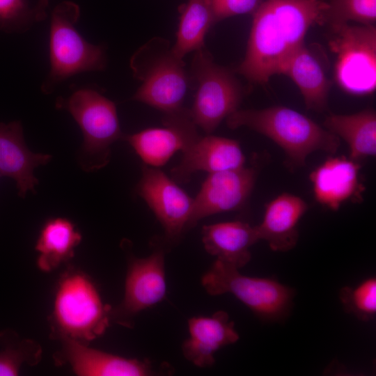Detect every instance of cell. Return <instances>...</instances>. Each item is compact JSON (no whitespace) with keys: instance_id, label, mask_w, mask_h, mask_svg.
I'll list each match as a JSON object with an SVG mask.
<instances>
[{"instance_id":"obj_1","label":"cell","mask_w":376,"mask_h":376,"mask_svg":"<svg viewBox=\"0 0 376 376\" xmlns=\"http://www.w3.org/2000/svg\"><path fill=\"white\" fill-rule=\"evenodd\" d=\"M328 9L323 0H263L253 13L245 56L237 72L251 83L266 84L304 43L308 29L325 23Z\"/></svg>"},{"instance_id":"obj_2","label":"cell","mask_w":376,"mask_h":376,"mask_svg":"<svg viewBox=\"0 0 376 376\" xmlns=\"http://www.w3.org/2000/svg\"><path fill=\"white\" fill-rule=\"evenodd\" d=\"M230 129L246 127L272 139L285 153L290 164L301 166L318 150L335 153L340 138L305 115L287 107L237 109L226 118Z\"/></svg>"},{"instance_id":"obj_3","label":"cell","mask_w":376,"mask_h":376,"mask_svg":"<svg viewBox=\"0 0 376 376\" xmlns=\"http://www.w3.org/2000/svg\"><path fill=\"white\" fill-rule=\"evenodd\" d=\"M111 311L86 274L69 270L56 286L50 317L52 334L60 340L86 343L104 333Z\"/></svg>"},{"instance_id":"obj_4","label":"cell","mask_w":376,"mask_h":376,"mask_svg":"<svg viewBox=\"0 0 376 376\" xmlns=\"http://www.w3.org/2000/svg\"><path fill=\"white\" fill-rule=\"evenodd\" d=\"M133 76L141 82L133 100L146 104L164 116L182 111L190 77L183 59L173 52L167 40L153 38L132 55Z\"/></svg>"},{"instance_id":"obj_5","label":"cell","mask_w":376,"mask_h":376,"mask_svg":"<svg viewBox=\"0 0 376 376\" xmlns=\"http://www.w3.org/2000/svg\"><path fill=\"white\" fill-rule=\"evenodd\" d=\"M79 16V6L71 1L59 3L52 11L49 38L50 70L41 86L46 94L73 75L103 70L106 67L104 47L90 43L76 29Z\"/></svg>"},{"instance_id":"obj_6","label":"cell","mask_w":376,"mask_h":376,"mask_svg":"<svg viewBox=\"0 0 376 376\" xmlns=\"http://www.w3.org/2000/svg\"><path fill=\"white\" fill-rule=\"evenodd\" d=\"M191 78L196 91L189 113L194 124L206 134L238 109L244 95L240 82L228 68L214 61L204 48L195 52Z\"/></svg>"},{"instance_id":"obj_7","label":"cell","mask_w":376,"mask_h":376,"mask_svg":"<svg viewBox=\"0 0 376 376\" xmlns=\"http://www.w3.org/2000/svg\"><path fill=\"white\" fill-rule=\"evenodd\" d=\"M238 269L216 260L202 277V285L211 295L232 294L263 320L279 321L288 315L292 288L274 279L243 275Z\"/></svg>"},{"instance_id":"obj_8","label":"cell","mask_w":376,"mask_h":376,"mask_svg":"<svg viewBox=\"0 0 376 376\" xmlns=\"http://www.w3.org/2000/svg\"><path fill=\"white\" fill-rule=\"evenodd\" d=\"M56 105L70 112L83 133L86 169L104 166L109 159L111 145L124 136L114 102L93 88H81L58 100Z\"/></svg>"},{"instance_id":"obj_9","label":"cell","mask_w":376,"mask_h":376,"mask_svg":"<svg viewBox=\"0 0 376 376\" xmlns=\"http://www.w3.org/2000/svg\"><path fill=\"white\" fill-rule=\"evenodd\" d=\"M329 45L336 55L334 76L344 91L354 95L376 88V28L373 24H343L330 26Z\"/></svg>"},{"instance_id":"obj_10","label":"cell","mask_w":376,"mask_h":376,"mask_svg":"<svg viewBox=\"0 0 376 376\" xmlns=\"http://www.w3.org/2000/svg\"><path fill=\"white\" fill-rule=\"evenodd\" d=\"M166 295L163 251L143 258L133 257L129 263L123 299L111 311V319L128 326L139 312L159 303Z\"/></svg>"},{"instance_id":"obj_11","label":"cell","mask_w":376,"mask_h":376,"mask_svg":"<svg viewBox=\"0 0 376 376\" xmlns=\"http://www.w3.org/2000/svg\"><path fill=\"white\" fill-rule=\"evenodd\" d=\"M164 228L169 239H176L187 230L194 198L162 171L143 165L136 187Z\"/></svg>"},{"instance_id":"obj_12","label":"cell","mask_w":376,"mask_h":376,"mask_svg":"<svg viewBox=\"0 0 376 376\" xmlns=\"http://www.w3.org/2000/svg\"><path fill=\"white\" fill-rule=\"evenodd\" d=\"M256 175L255 166L209 173L194 198L187 230L203 218L240 208L253 189Z\"/></svg>"},{"instance_id":"obj_13","label":"cell","mask_w":376,"mask_h":376,"mask_svg":"<svg viewBox=\"0 0 376 376\" xmlns=\"http://www.w3.org/2000/svg\"><path fill=\"white\" fill-rule=\"evenodd\" d=\"M163 124L162 127H150L123 136L146 165L163 166L176 152H183L200 136L189 109L164 116Z\"/></svg>"},{"instance_id":"obj_14","label":"cell","mask_w":376,"mask_h":376,"mask_svg":"<svg viewBox=\"0 0 376 376\" xmlns=\"http://www.w3.org/2000/svg\"><path fill=\"white\" fill-rule=\"evenodd\" d=\"M54 355L58 365L68 364L79 376H145L152 373L148 361L128 359L88 347L85 343L63 339Z\"/></svg>"},{"instance_id":"obj_15","label":"cell","mask_w":376,"mask_h":376,"mask_svg":"<svg viewBox=\"0 0 376 376\" xmlns=\"http://www.w3.org/2000/svg\"><path fill=\"white\" fill-rule=\"evenodd\" d=\"M182 152L181 161L171 172L175 182H187L198 171L211 173L240 168L245 162L237 141L211 134L200 136Z\"/></svg>"},{"instance_id":"obj_16","label":"cell","mask_w":376,"mask_h":376,"mask_svg":"<svg viewBox=\"0 0 376 376\" xmlns=\"http://www.w3.org/2000/svg\"><path fill=\"white\" fill-rule=\"evenodd\" d=\"M360 165L345 156L330 157L313 171L309 178L317 202L334 211L351 199H357L363 189Z\"/></svg>"},{"instance_id":"obj_17","label":"cell","mask_w":376,"mask_h":376,"mask_svg":"<svg viewBox=\"0 0 376 376\" xmlns=\"http://www.w3.org/2000/svg\"><path fill=\"white\" fill-rule=\"evenodd\" d=\"M51 157L48 154L32 152L27 148L20 122L0 123V174L15 181L20 196L34 191L38 183L34 169L46 164Z\"/></svg>"},{"instance_id":"obj_18","label":"cell","mask_w":376,"mask_h":376,"mask_svg":"<svg viewBox=\"0 0 376 376\" xmlns=\"http://www.w3.org/2000/svg\"><path fill=\"white\" fill-rule=\"evenodd\" d=\"M188 327L189 336L183 343L182 353L188 361L201 368L212 366L217 351L239 340L233 322L223 311L209 317H193L189 320Z\"/></svg>"},{"instance_id":"obj_19","label":"cell","mask_w":376,"mask_h":376,"mask_svg":"<svg viewBox=\"0 0 376 376\" xmlns=\"http://www.w3.org/2000/svg\"><path fill=\"white\" fill-rule=\"evenodd\" d=\"M307 209L300 197L280 194L266 205L263 221L256 226L259 240H265L274 251L291 250L298 241V223Z\"/></svg>"},{"instance_id":"obj_20","label":"cell","mask_w":376,"mask_h":376,"mask_svg":"<svg viewBox=\"0 0 376 376\" xmlns=\"http://www.w3.org/2000/svg\"><path fill=\"white\" fill-rule=\"evenodd\" d=\"M202 241L206 251L217 260L240 269L250 261V249L259 238L256 226L233 221L204 226Z\"/></svg>"},{"instance_id":"obj_21","label":"cell","mask_w":376,"mask_h":376,"mask_svg":"<svg viewBox=\"0 0 376 376\" xmlns=\"http://www.w3.org/2000/svg\"><path fill=\"white\" fill-rule=\"evenodd\" d=\"M279 75L287 76L295 84L308 109L317 112L326 109L331 82L320 61L304 43L288 58Z\"/></svg>"},{"instance_id":"obj_22","label":"cell","mask_w":376,"mask_h":376,"mask_svg":"<svg viewBox=\"0 0 376 376\" xmlns=\"http://www.w3.org/2000/svg\"><path fill=\"white\" fill-rule=\"evenodd\" d=\"M81 234L70 220L52 218L42 226L36 244L37 265L49 272L70 260L81 241Z\"/></svg>"},{"instance_id":"obj_23","label":"cell","mask_w":376,"mask_h":376,"mask_svg":"<svg viewBox=\"0 0 376 376\" xmlns=\"http://www.w3.org/2000/svg\"><path fill=\"white\" fill-rule=\"evenodd\" d=\"M324 127L344 139L350 148V158L357 161L376 154V114L365 109L352 114H329Z\"/></svg>"},{"instance_id":"obj_24","label":"cell","mask_w":376,"mask_h":376,"mask_svg":"<svg viewBox=\"0 0 376 376\" xmlns=\"http://www.w3.org/2000/svg\"><path fill=\"white\" fill-rule=\"evenodd\" d=\"M180 17L173 53L183 59L185 55L205 47V38L216 23L211 0H187L180 8Z\"/></svg>"},{"instance_id":"obj_25","label":"cell","mask_w":376,"mask_h":376,"mask_svg":"<svg viewBox=\"0 0 376 376\" xmlns=\"http://www.w3.org/2000/svg\"><path fill=\"white\" fill-rule=\"evenodd\" d=\"M0 342L4 347L0 352V376L17 375L23 364L33 366L40 360L42 349L32 340L19 339L6 331L0 334Z\"/></svg>"},{"instance_id":"obj_26","label":"cell","mask_w":376,"mask_h":376,"mask_svg":"<svg viewBox=\"0 0 376 376\" xmlns=\"http://www.w3.org/2000/svg\"><path fill=\"white\" fill-rule=\"evenodd\" d=\"M339 298L345 312L361 321H369L376 314V279L369 277L356 286H345Z\"/></svg>"},{"instance_id":"obj_27","label":"cell","mask_w":376,"mask_h":376,"mask_svg":"<svg viewBox=\"0 0 376 376\" xmlns=\"http://www.w3.org/2000/svg\"><path fill=\"white\" fill-rule=\"evenodd\" d=\"M325 23L330 26L357 22L373 24L376 20V0H330Z\"/></svg>"},{"instance_id":"obj_28","label":"cell","mask_w":376,"mask_h":376,"mask_svg":"<svg viewBox=\"0 0 376 376\" xmlns=\"http://www.w3.org/2000/svg\"><path fill=\"white\" fill-rule=\"evenodd\" d=\"M32 22H35L33 11L26 0H0L1 30L24 31Z\"/></svg>"},{"instance_id":"obj_29","label":"cell","mask_w":376,"mask_h":376,"mask_svg":"<svg viewBox=\"0 0 376 376\" xmlns=\"http://www.w3.org/2000/svg\"><path fill=\"white\" fill-rule=\"evenodd\" d=\"M263 0H211L215 22L246 14H253Z\"/></svg>"},{"instance_id":"obj_30","label":"cell","mask_w":376,"mask_h":376,"mask_svg":"<svg viewBox=\"0 0 376 376\" xmlns=\"http://www.w3.org/2000/svg\"><path fill=\"white\" fill-rule=\"evenodd\" d=\"M49 0H38L36 6L33 8L35 22H40L46 18Z\"/></svg>"},{"instance_id":"obj_31","label":"cell","mask_w":376,"mask_h":376,"mask_svg":"<svg viewBox=\"0 0 376 376\" xmlns=\"http://www.w3.org/2000/svg\"><path fill=\"white\" fill-rule=\"evenodd\" d=\"M0 176H1V174H0Z\"/></svg>"}]
</instances>
